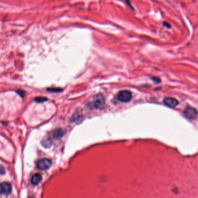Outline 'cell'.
<instances>
[{"instance_id": "obj_14", "label": "cell", "mask_w": 198, "mask_h": 198, "mask_svg": "<svg viewBox=\"0 0 198 198\" xmlns=\"http://www.w3.org/2000/svg\"><path fill=\"white\" fill-rule=\"evenodd\" d=\"M29 198H34V197H30Z\"/></svg>"}, {"instance_id": "obj_4", "label": "cell", "mask_w": 198, "mask_h": 198, "mask_svg": "<svg viewBox=\"0 0 198 198\" xmlns=\"http://www.w3.org/2000/svg\"><path fill=\"white\" fill-rule=\"evenodd\" d=\"M184 115L186 118L189 119H195L198 116V111L193 107L188 106L184 110Z\"/></svg>"}, {"instance_id": "obj_8", "label": "cell", "mask_w": 198, "mask_h": 198, "mask_svg": "<svg viewBox=\"0 0 198 198\" xmlns=\"http://www.w3.org/2000/svg\"><path fill=\"white\" fill-rule=\"evenodd\" d=\"M41 179L42 177L41 175L40 174H35L31 179V183L33 184V185H37L41 182Z\"/></svg>"}, {"instance_id": "obj_10", "label": "cell", "mask_w": 198, "mask_h": 198, "mask_svg": "<svg viewBox=\"0 0 198 198\" xmlns=\"http://www.w3.org/2000/svg\"><path fill=\"white\" fill-rule=\"evenodd\" d=\"M47 100H48L47 98H46L45 97H38L35 99V101L38 103H41V102H43Z\"/></svg>"}, {"instance_id": "obj_13", "label": "cell", "mask_w": 198, "mask_h": 198, "mask_svg": "<svg viewBox=\"0 0 198 198\" xmlns=\"http://www.w3.org/2000/svg\"><path fill=\"white\" fill-rule=\"evenodd\" d=\"M1 174H4V168H3V166H1Z\"/></svg>"}, {"instance_id": "obj_1", "label": "cell", "mask_w": 198, "mask_h": 198, "mask_svg": "<svg viewBox=\"0 0 198 198\" xmlns=\"http://www.w3.org/2000/svg\"><path fill=\"white\" fill-rule=\"evenodd\" d=\"M105 104L104 95L101 94L95 95L93 100V106L97 109H102Z\"/></svg>"}, {"instance_id": "obj_12", "label": "cell", "mask_w": 198, "mask_h": 198, "mask_svg": "<svg viewBox=\"0 0 198 198\" xmlns=\"http://www.w3.org/2000/svg\"><path fill=\"white\" fill-rule=\"evenodd\" d=\"M17 93L22 97H24V94H25V93L23 90H18V91H17Z\"/></svg>"}, {"instance_id": "obj_3", "label": "cell", "mask_w": 198, "mask_h": 198, "mask_svg": "<svg viewBox=\"0 0 198 198\" xmlns=\"http://www.w3.org/2000/svg\"><path fill=\"white\" fill-rule=\"evenodd\" d=\"M52 162L49 159L44 158L38 161L37 167L40 170H47L51 166Z\"/></svg>"}, {"instance_id": "obj_7", "label": "cell", "mask_w": 198, "mask_h": 198, "mask_svg": "<svg viewBox=\"0 0 198 198\" xmlns=\"http://www.w3.org/2000/svg\"><path fill=\"white\" fill-rule=\"evenodd\" d=\"M65 134V131L62 128H57L55 129L52 133V136L55 139H60Z\"/></svg>"}, {"instance_id": "obj_9", "label": "cell", "mask_w": 198, "mask_h": 198, "mask_svg": "<svg viewBox=\"0 0 198 198\" xmlns=\"http://www.w3.org/2000/svg\"><path fill=\"white\" fill-rule=\"evenodd\" d=\"M41 145H43V147L45 148H48L52 145V142L49 138H46L43 140L41 141Z\"/></svg>"}, {"instance_id": "obj_11", "label": "cell", "mask_w": 198, "mask_h": 198, "mask_svg": "<svg viewBox=\"0 0 198 198\" xmlns=\"http://www.w3.org/2000/svg\"><path fill=\"white\" fill-rule=\"evenodd\" d=\"M48 91H52V92H60V91H61L62 90L61 89H60V88H48L47 89Z\"/></svg>"}, {"instance_id": "obj_5", "label": "cell", "mask_w": 198, "mask_h": 198, "mask_svg": "<svg viewBox=\"0 0 198 198\" xmlns=\"http://www.w3.org/2000/svg\"><path fill=\"white\" fill-rule=\"evenodd\" d=\"M12 191V186L7 182L2 183L0 186V192L2 195H8Z\"/></svg>"}, {"instance_id": "obj_2", "label": "cell", "mask_w": 198, "mask_h": 198, "mask_svg": "<svg viewBox=\"0 0 198 198\" xmlns=\"http://www.w3.org/2000/svg\"><path fill=\"white\" fill-rule=\"evenodd\" d=\"M118 99L122 102H128L132 99V94L128 90H122L118 93Z\"/></svg>"}, {"instance_id": "obj_6", "label": "cell", "mask_w": 198, "mask_h": 198, "mask_svg": "<svg viewBox=\"0 0 198 198\" xmlns=\"http://www.w3.org/2000/svg\"><path fill=\"white\" fill-rule=\"evenodd\" d=\"M163 103L166 106H167L168 107H170V108H174L179 104L177 99L174 98H171V97L165 98L163 100Z\"/></svg>"}]
</instances>
